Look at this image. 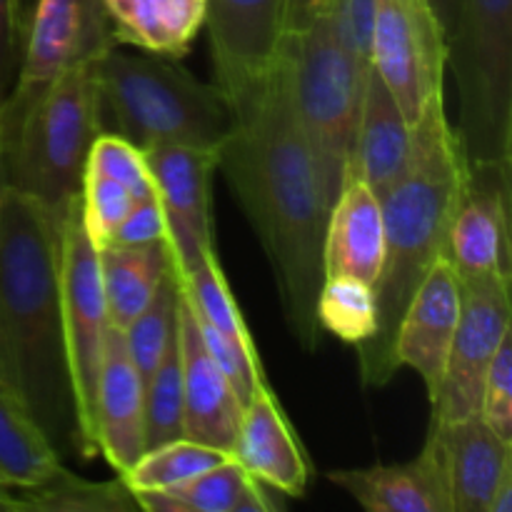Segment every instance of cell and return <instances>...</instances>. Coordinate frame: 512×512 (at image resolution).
Listing matches in <instances>:
<instances>
[{"instance_id": "cell-1", "label": "cell", "mask_w": 512, "mask_h": 512, "mask_svg": "<svg viewBox=\"0 0 512 512\" xmlns=\"http://www.w3.org/2000/svg\"><path fill=\"white\" fill-rule=\"evenodd\" d=\"M235 118V128L215 150V170L268 255L290 333L315 353L323 335L315 303L325 278L330 203L275 65L265 88Z\"/></svg>"}, {"instance_id": "cell-2", "label": "cell", "mask_w": 512, "mask_h": 512, "mask_svg": "<svg viewBox=\"0 0 512 512\" xmlns=\"http://www.w3.org/2000/svg\"><path fill=\"white\" fill-rule=\"evenodd\" d=\"M60 223L8 188L0 208V388L28 410L60 458L90 460L65 355Z\"/></svg>"}, {"instance_id": "cell-3", "label": "cell", "mask_w": 512, "mask_h": 512, "mask_svg": "<svg viewBox=\"0 0 512 512\" xmlns=\"http://www.w3.org/2000/svg\"><path fill=\"white\" fill-rule=\"evenodd\" d=\"M465 180L468 158L445 113V93H440L415 123L410 165L380 198L385 258L373 285L378 333L358 345V370L365 388H383L398 373L393 360L395 330L425 273L448 248L450 223L463 198Z\"/></svg>"}, {"instance_id": "cell-4", "label": "cell", "mask_w": 512, "mask_h": 512, "mask_svg": "<svg viewBox=\"0 0 512 512\" xmlns=\"http://www.w3.org/2000/svg\"><path fill=\"white\" fill-rule=\"evenodd\" d=\"M95 83L103 115L115 133L140 150L153 145H190L218 150L235 128V110L218 83H203L173 58L123 53L115 45L95 58Z\"/></svg>"}, {"instance_id": "cell-5", "label": "cell", "mask_w": 512, "mask_h": 512, "mask_svg": "<svg viewBox=\"0 0 512 512\" xmlns=\"http://www.w3.org/2000/svg\"><path fill=\"white\" fill-rule=\"evenodd\" d=\"M93 63L60 75L0 128L8 188L33 198L58 220L80 195L90 145L105 130Z\"/></svg>"}, {"instance_id": "cell-6", "label": "cell", "mask_w": 512, "mask_h": 512, "mask_svg": "<svg viewBox=\"0 0 512 512\" xmlns=\"http://www.w3.org/2000/svg\"><path fill=\"white\" fill-rule=\"evenodd\" d=\"M275 70L283 80L300 133L318 165L325 198L333 208L348 175L368 75L350 60L320 18L305 28L283 33Z\"/></svg>"}, {"instance_id": "cell-7", "label": "cell", "mask_w": 512, "mask_h": 512, "mask_svg": "<svg viewBox=\"0 0 512 512\" xmlns=\"http://www.w3.org/2000/svg\"><path fill=\"white\" fill-rule=\"evenodd\" d=\"M465 158L512 163V0H460L448 35Z\"/></svg>"}, {"instance_id": "cell-8", "label": "cell", "mask_w": 512, "mask_h": 512, "mask_svg": "<svg viewBox=\"0 0 512 512\" xmlns=\"http://www.w3.org/2000/svg\"><path fill=\"white\" fill-rule=\"evenodd\" d=\"M60 308L80 435L88 458L93 460L100 455L95 443V388L110 315L100 278L98 248L85 233L78 198L60 223Z\"/></svg>"}, {"instance_id": "cell-9", "label": "cell", "mask_w": 512, "mask_h": 512, "mask_svg": "<svg viewBox=\"0 0 512 512\" xmlns=\"http://www.w3.org/2000/svg\"><path fill=\"white\" fill-rule=\"evenodd\" d=\"M373 70L380 75L410 123L425 105L445 93L448 30L428 0H378L375 3Z\"/></svg>"}, {"instance_id": "cell-10", "label": "cell", "mask_w": 512, "mask_h": 512, "mask_svg": "<svg viewBox=\"0 0 512 512\" xmlns=\"http://www.w3.org/2000/svg\"><path fill=\"white\" fill-rule=\"evenodd\" d=\"M115 45L113 23L100 0H35L15 85L0 110V128L60 75L100 58Z\"/></svg>"}, {"instance_id": "cell-11", "label": "cell", "mask_w": 512, "mask_h": 512, "mask_svg": "<svg viewBox=\"0 0 512 512\" xmlns=\"http://www.w3.org/2000/svg\"><path fill=\"white\" fill-rule=\"evenodd\" d=\"M510 315V278L480 275L460 280L458 328L438 393L430 400V425L460 423L480 413L485 375L500 343L512 333Z\"/></svg>"}, {"instance_id": "cell-12", "label": "cell", "mask_w": 512, "mask_h": 512, "mask_svg": "<svg viewBox=\"0 0 512 512\" xmlns=\"http://www.w3.org/2000/svg\"><path fill=\"white\" fill-rule=\"evenodd\" d=\"M215 83L238 113L268 83L283 38V0H208Z\"/></svg>"}, {"instance_id": "cell-13", "label": "cell", "mask_w": 512, "mask_h": 512, "mask_svg": "<svg viewBox=\"0 0 512 512\" xmlns=\"http://www.w3.org/2000/svg\"><path fill=\"white\" fill-rule=\"evenodd\" d=\"M143 153L168 223L175 270L183 273L215 250L210 220V175L215 170V150L153 145Z\"/></svg>"}, {"instance_id": "cell-14", "label": "cell", "mask_w": 512, "mask_h": 512, "mask_svg": "<svg viewBox=\"0 0 512 512\" xmlns=\"http://www.w3.org/2000/svg\"><path fill=\"white\" fill-rule=\"evenodd\" d=\"M178 273V270H175ZM180 293L198 323L200 338L218 368L233 385L240 403H248L265 380L253 335L235 303L215 250L200 258L193 268L178 273Z\"/></svg>"}, {"instance_id": "cell-15", "label": "cell", "mask_w": 512, "mask_h": 512, "mask_svg": "<svg viewBox=\"0 0 512 512\" xmlns=\"http://www.w3.org/2000/svg\"><path fill=\"white\" fill-rule=\"evenodd\" d=\"M510 165L468 163V180L445 248L460 280L510 278Z\"/></svg>"}, {"instance_id": "cell-16", "label": "cell", "mask_w": 512, "mask_h": 512, "mask_svg": "<svg viewBox=\"0 0 512 512\" xmlns=\"http://www.w3.org/2000/svg\"><path fill=\"white\" fill-rule=\"evenodd\" d=\"M458 318L460 280L443 253L410 298L393 340L395 368L415 370L430 400L438 393Z\"/></svg>"}, {"instance_id": "cell-17", "label": "cell", "mask_w": 512, "mask_h": 512, "mask_svg": "<svg viewBox=\"0 0 512 512\" xmlns=\"http://www.w3.org/2000/svg\"><path fill=\"white\" fill-rule=\"evenodd\" d=\"M178 350L183 373V438L198 440L230 455L243 403L205 348L183 293L178 313Z\"/></svg>"}, {"instance_id": "cell-18", "label": "cell", "mask_w": 512, "mask_h": 512, "mask_svg": "<svg viewBox=\"0 0 512 512\" xmlns=\"http://www.w3.org/2000/svg\"><path fill=\"white\" fill-rule=\"evenodd\" d=\"M95 443L110 468L123 475L145 450V385L125 345L110 325L95 388Z\"/></svg>"}, {"instance_id": "cell-19", "label": "cell", "mask_w": 512, "mask_h": 512, "mask_svg": "<svg viewBox=\"0 0 512 512\" xmlns=\"http://www.w3.org/2000/svg\"><path fill=\"white\" fill-rule=\"evenodd\" d=\"M328 480L370 512H453L443 453L430 430L408 463L330 470Z\"/></svg>"}, {"instance_id": "cell-20", "label": "cell", "mask_w": 512, "mask_h": 512, "mask_svg": "<svg viewBox=\"0 0 512 512\" xmlns=\"http://www.w3.org/2000/svg\"><path fill=\"white\" fill-rule=\"evenodd\" d=\"M230 458L238 460L265 488L288 498H303L310 480L308 458L268 383L243 405Z\"/></svg>"}, {"instance_id": "cell-21", "label": "cell", "mask_w": 512, "mask_h": 512, "mask_svg": "<svg viewBox=\"0 0 512 512\" xmlns=\"http://www.w3.org/2000/svg\"><path fill=\"white\" fill-rule=\"evenodd\" d=\"M443 453L453 512H488L500 480L512 470V443L480 415L450 425H430Z\"/></svg>"}, {"instance_id": "cell-22", "label": "cell", "mask_w": 512, "mask_h": 512, "mask_svg": "<svg viewBox=\"0 0 512 512\" xmlns=\"http://www.w3.org/2000/svg\"><path fill=\"white\" fill-rule=\"evenodd\" d=\"M413 145L415 125L405 118L388 85L370 68L348 175L360 178L378 198H383L410 165Z\"/></svg>"}, {"instance_id": "cell-23", "label": "cell", "mask_w": 512, "mask_h": 512, "mask_svg": "<svg viewBox=\"0 0 512 512\" xmlns=\"http://www.w3.org/2000/svg\"><path fill=\"white\" fill-rule=\"evenodd\" d=\"M383 258L385 223L380 198L360 178L345 175L325 223V275H348L375 285Z\"/></svg>"}, {"instance_id": "cell-24", "label": "cell", "mask_w": 512, "mask_h": 512, "mask_svg": "<svg viewBox=\"0 0 512 512\" xmlns=\"http://www.w3.org/2000/svg\"><path fill=\"white\" fill-rule=\"evenodd\" d=\"M145 512H270L278 508L238 460L228 458L185 483L153 493H133Z\"/></svg>"}, {"instance_id": "cell-25", "label": "cell", "mask_w": 512, "mask_h": 512, "mask_svg": "<svg viewBox=\"0 0 512 512\" xmlns=\"http://www.w3.org/2000/svg\"><path fill=\"white\" fill-rule=\"evenodd\" d=\"M98 260L110 325L118 330L143 313L165 275L175 268L168 240L150 245L108 243L98 250Z\"/></svg>"}, {"instance_id": "cell-26", "label": "cell", "mask_w": 512, "mask_h": 512, "mask_svg": "<svg viewBox=\"0 0 512 512\" xmlns=\"http://www.w3.org/2000/svg\"><path fill=\"white\" fill-rule=\"evenodd\" d=\"M208 0H128L113 23L118 45L163 58H183L205 25Z\"/></svg>"}, {"instance_id": "cell-27", "label": "cell", "mask_w": 512, "mask_h": 512, "mask_svg": "<svg viewBox=\"0 0 512 512\" xmlns=\"http://www.w3.org/2000/svg\"><path fill=\"white\" fill-rule=\"evenodd\" d=\"M63 468V458L43 428L0 388V490L38 488Z\"/></svg>"}, {"instance_id": "cell-28", "label": "cell", "mask_w": 512, "mask_h": 512, "mask_svg": "<svg viewBox=\"0 0 512 512\" xmlns=\"http://www.w3.org/2000/svg\"><path fill=\"white\" fill-rule=\"evenodd\" d=\"M15 510L38 512H125L140 510L128 485L120 480L93 483L70 470H60L43 485L13 493Z\"/></svg>"}, {"instance_id": "cell-29", "label": "cell", "mask_w": 512, "mask_h": 512, "mask_svg": "<svg viewBox=\"0 0 512 512\" xmlns=\"http://www.w3.org/2000/svg\"><path fill=\"white\" fill-rule=\"evenodd\" d=\"M315 318L323 333L350 345H363L378 333V300L373 285L348 275H325L318 290Z\"/></svg>"}, {"instance_id": "cell-30", "label": "cell", "mask_w": 512, "mask_h": 512, "mask_svg": "<svg viewBox=\"0 0 512 512\" xmlns=\"http://www.w3.org/2000/svg\"><path fill=\"white\" fill-rule=\"evenodd\" d=\"M228 453L190 438L170 440L143 450L138 460L120 475L130 493H153V490L173 488L193 475L223 463Z\"/></svg>"}, {"instance_id": "cell-31", "label": "cell", "mask_w": 512, "mask_h": 512, "mask_svg": "<svg viewBox=\"0 0 512 512\" xmlns=\"http://www.w3.org/2000/svg\"><path fill=\"white\" fill-rule=\"evenodd\" d=\"M178 313H180V283L175 268L163 278L155 290L153 300L145 305L143 313L123 330L125 345L138 368L143 385L158 368L163 355L178 338Z\"/></svg>"}, {"instance_id": "cell-32", "label": "cell", "mask_w": 512, "mask_h": 512, "mask_svg": "<svg viewBox=\"0 0 512 512\" xmlns=\"http://www.w3.org/2000/svg\"><path fill=\"white\" fill-rule=\"evenodd\" d=\"M183 438V373L178 338L145 383V450Z\"/></svg>"}, {"instance_id": "cell-33", "label": "cell", "mask_w": 512, "mask_h": 512, "mask_svg": "<svg viewBox=\"0 0 512 512\" xmlns=\"http://www.w3.org/2000/svg\"><path fill=\"white\" fill-rule=\"evenodd\" d=\"M133 195L115 180L85 168L83 183H80V220L95 248H105L113 240L115 230L123 223L125 215L135 205Z\"/></svg>"}, {"instance_id": "cell-34", "label": "cell", "mask_w": 512, "mask_h": 512, "mask_svg": "<svg viewBox=\"0 0 512 512\" xmlns=\"http://www.w3.org/2000/svg\"><path fill=\"white\" fill-rule=\"evenodd\" d=\"M85 168L95 170V173L120 183L138 200L155 195V185L153 178H150L145 153L138 145H133L130 140H125L123 135L118 133L103 130V133L93 140L88 160H85Z\"/></svg>"}, {"instance_id": "cell-35", "label": "cell", "mask_w": 512, "mask_h": 512, "mask_svg": "<svg viewBox=\"0 0 512 512\" xmlns=\"http://www.w3.org/2000/svg\"><path fill=\"white\" fill-rule=\"evenodd\" d=\"M478 415L500 438L512 443V333L500 343L485 375Z\"/></svg>"}, {"instance_id": "cell-36", "label": "cell", "mask_w": 512, "mask_h": 512, "mask_svg": "<svg viewBox=\"0 0 512 512\" xmlns=\"http://www.w3.org/2000/svg\"><path fill=\"white\" fill-rule=\"evenodd\" d=\"M23 0H0V110L8 100L23 55Z\"/></svg>"}, {"instance_id": "cell-37", "label": "cell", "mask_w": 512, "mask_h": 512, "mask_svg": "<svg viewBox=\"0 0 512 512\" xmlns=\"http://www.w3.org/2000/svg\"><path fill=\"white\" fill-rule=\"evenodd\" d=\"M168 240V223H165L163 205H160L158 193L150 198L135 200L133 210L125 215L123 223L115 230L110 243L118 245H150L165 243Z\"/></svg>"}, {"instance_id": "cell-38", "label": "cell", "mask_w": 512, "mask_h": 512, "mask_svg": "<svg viewBox=\"0 0 512 512\" xmlns=\"http://www.w3.org/2000/svg\"><path fill=\"white\" fill-rule=\"evenodd\" d=\"M325 0H283V33L300 30L318 18Z\"/></svg>"}, {"instance_id": "cell-39", "label": "cell", "mask_w": 512, "mask_h": 512, "mask_svg": "<svg viewBox=\"0 0 512 512\" xmlns=\"http://www.w3.org/2000/svg\"><path fill=\"white\" fill-rule=\"evenodd\" d=\"M488 512H512V470L500 480Z\"/></svg>"}, {"instance_id": "cell-40", "label": "cell", "mask_w": 512, "mask_h": 512, "mask_svg": "<svg viewBox=\"0 0 512 512\" xmlns=\"http://www.w3.org/2000/svg\"><path fill=\"white\" fill-rule=\"evenodd\" d=\"M428 3L433 5L435 15H438L440 23L445 25V30H448V35H450V28H453V23H455V13H458L460 0H428Z\"/></svg>"}, {"instance_id": "cell-41", "label": "cell", "mask_w": 512, "mask_h": 512, "mask_svg": "<svg viewBox=\"0 0 512 512\" xmlns=\"http://www.w3.org/2000/svg\"><path fill=\"white\" fill-rule=\"evenodd\" d=\"M8 193V175H5V165H3V155H0V208H3V198Z\"/></svg>"}]
</instances>
